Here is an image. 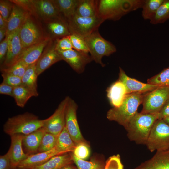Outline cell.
<instances>
[{
  "label": "cell",
  "instance_id": "obj_1",
  "mask_svg": "<svg viewBox=\"0 0 169 169\" xmlns=\"http://www.w3.org/2000/svg\"><path fill=\"white\" fill-rule=\"evenodd\" d=\"M145 0H99L97 16L104 21H117L129 13L142 8Z\"/></svg>",
  "mask_w": 169,
  "mask_h": 169
},
{
  "label": "cell",
  "instance_id": "obj_2",
  "mask_svg": "<svg viewBox=\"0 0 169 169\" xmlns=\"http://www.w3.org/2000/svg\"><path fill=\"white\" fill-rule=\"evenodd\" d=\"M158 114L137 112L125 128L129 139L138 144H146Z\"/></svg>",
  "mask_w": 169,
  "mask_h": 169
},
{
  "label": "cell",
  "instance_id": "obj_3",
  "mask_svg": "<svg viewBox=\"0 0 169 169\" xmlns=\"http://www.w3.org/2000/svg\"><path fill=\"white\" fill-rule=\"evenodd\" d=\"M143 96V93L139 92L127 94L120 106L113 107L108 111L107 118L117 122L125 128L137 112L139 105L142 103Z\"/></svg>",
  "mask_w": 169,
  "mask_h": 169
},
{
  "label": "cell",
  "instance_id": "obj_4",
  "mask_svg": "<svg viewBox=\"0 0 169 169\" xmlns=\"http://www.w3.org/2000/svg\"><path fill=\"white\" fill-rule=\"evenodd\" d=\"M45 119L41 120L29 112L10 117L3 127L4 132L10 136L22 134L26 135L43 127Z\"/></svg>",
  "mask_w": 169,
  "mask_h": 169
},
{
  "label": "cell",
  "instance_id": "obj_5",
  "mask_svg": "<svg viewBox=\"0 0 169 169\" xmlns=\"http://www.w3.org/2000/svg\"><path fill=\"white\" fill-rule=\"evenodd\" d=\"M84 39L93 60L102 67L105 66L102 61V58L104 56H109L116 51L115 46L104 38L99 33L98 29Z\"/></svg>",
  "mask_w": 169,
  "mask_h": 169
},
{
  "label": "cell",
  "instance_id": "obj_6",
  "mask_svg": "<svg viewBox=\"0 0 169 169\" xmlns=\"http://www.w3.org/2000/svg\"><path fill=\"white\" fill-rule=\"evenodd\" d=\"M151 152L169 149V125L163 119L153 125L145 144Z\"/></svg>",
  "mask_w": 169,
  "mask_h": 169
},
{
  "label": "cell",
  "instance_id": "obj_7",
  "mask_svg": "<svg viewBox=\"0 0 169 169\" xmlns=\"http://www.w3.org/2000/svg\"><path fill=\"white\" fill-rule=\"evenodd\" d=\"M169 100V87L159 86L143 95L141 113L158 114Z\"/></svg>",
  "mask_w": 169,
  "mask_h": 169
},
{
  "label": "cell",
  "instance_id": "obj_8",
  "mask_svg": "<svg viewBox=\"0 0 169 169\" xmlns=\"http://www.w3.org/2000/svg\"><path fill=\"white\" fill-rule=\"evenodd\" d=\"M104 21L97 16L85 17L75 14L67 22L71 34H75L84 38L98 29Z\"/></svg>",
  "mask_w": 169,
  "mask_h": 169
},
{
  "label": "cell",
  "instance_id": "obj_9",
  "mask_svg": "<svg viewBox=\"0 0 169 169\" xmlns=\"http://www.w3.org/2000/svg\"><path fill=\"white\" fill-rule=\"evenodd\" d=\"M77 108L76 103L69 97L66 110L65 126L76 145L87 142L82 135L78 123L77 117Z\"/></svg>",
  "mask_w": 169,
  "mask_h": 169
},
{
  "label": "cell",
  "instance_id": "obj_10",
  "mask_svg": "<svg viewBox=\"0 0 169 169\" xmlns=\"http://www.w3.org/2000/svg\"><path fill=\"white\" fill-rule=\"evenodd\" d=\"M69 96L66 97L58 105L54 113L45 119L43 127L45 131L59 136L65 125V113Z\"/></svg>",
  "mask_w": 169,
  "mask_h": 169
},
{
  "label": "cell",
  "instance_id": "obj_11",
  "mask_svg": "<svg viewBox=\"0 0 169 169\" xmlns=\"http://www.w3.org/2000/svg\"><path fill=\"white\" fill-rule=\"evenodd\" d=\"M20 37L23 50L38 43L44 38L41 30L30 15L21 27Z\"/></svg>",
  "mask_w": 169,
  "mask_h": 169
},
{
  "label": "cell",
  "instance_id": "obj_12",
  "mask_svg": "<svg viewBox=\"0 0 169 169\" xmlns=\"http://www.w3.org/2000/svg\"><path fill=\"white\" fill-rule=\"evenodd\" d=\"M21 27L6 36L8 39V52L5 60L1 65V70L14 64L23 50L20 37Z\"/></svg>",
  "mask_w": 169,
  "mask_h": 169
},
{
  "label": "cell",
  "instance_id": "obj_13",
  "mask_svg": "<svg viewBox=\"0 0 169 169\" xmlns=\"http://www.w3.org/2000/svg\"><path fill=\"white\" fill-rule=\"evenodd\" d=\"M57 51L62 60L66 62L74 70L79 74L83 72L86 65L93 60L89 53L74 49L64 51Z\"/></svg>",
  "mask_w": 169,
  "mask_h": 169
},
{
  "label": "cell",
  "instance_id": "obj_14",
  "mask_svg": "<svg viewBox=\"0 0 169 169\" xmlns=\"http://www.w3.org/2000/svg\"><path fill=\"white\" fill-rule=\"evenodd\" d=\"M50 40L49 37L44 38L38 43L24 49L17 61H20L27 66L36 63Z\"/></svg>",
  "mask_w": 169,
  "mask_h": 169
},
{
  "label": "cell",
  "instance_id": "obj_15",
  "mask_svg": "<svg viewBox=\"0 0 169 169\" xmlns=\"http://www.w3.org/2000/svg\"><path fill=\"white\" fill-rule=\"evenodd\" d=\"M23 135L17 134L10 136L11 144L7 152L10 160L11 169H16L20 163L28 156L25 153L22 147Z\"/></svg>",
  "mask_w": 169,
  "mask_h": 169
},
{
  "label": "cell",
  "instance_id": "obj_16",
  "mask_svg": "<svg viewBox=\"0 0 169 169\" xmlns=\"http://www.w3.org/2000/svg\"><path fill=\"white\" fill-rule=\"evenodd\" d=\"M118 80L124 85L127 94L133 93H144L151 91L159 87L148 83H144L130 77L120 67H119Z\"/></svg>",
  "mask_w": 169,
  "mask_h": 169
},
{
  "label": "cell",
  "instance_id": "obj_17",
  "mask_svg": "<svg viewBox=\"0 0 169 169\" xmlns=\"http://www.w3.org/2000/svg\"><path fill=\"white\" fill-rule=\"evenodd\" d=\"M62 60L60 55L55 49L54 43L43 51L36 62V69L37 75L39 76L53 64Z\"/></svg>",
  "mask_w": 169,
  "mask_h": 169
},
{
  "label": "cell",
  "instance_id": "obj_18",
  "mask_svg": "<svg viewBox=\"0 0 169 169\" xmlns=\"http://www.w3.org/2000/svg\"><path fill=\"white\" fill-rule=\"evenodd\" d=\"M36 13L44 20L52 21L62 17L53 0H34Z\"/></svg>",
  "mask_w": 169,
  "mask_h": 169
},
{
  "label": "cell",
  "instance_id": "obj_19",
  "mask_svg": "<svg viewBox=\"0 0 169 169\" xmlns=\"http://www.w3.org/2000/svg\"><path fill=\"white\" fill-rule=\"evenodd\" d=\"M46 132L42 127L30 134L23 135L22 146L25 154L29 156L38 152L42 139Z\"/></svg>",
  "mask_w": 169,
  "mask_h": 169
},
{
  "label": "cell",
  "instance_id": "obj_20",
  "mask_svg": "<svg viewBox=\"0 0 169 169\" xmlns=\"http://www.w3.org/2000/svg\"><path fill=\"white\" fill-rule=\"evenodd\" d=\"M61 155L55 147L46 151L38 152L29 156L18 165V169H28L42 165L57 155Z\"/></svg>",
  "mask_w": 169,
  "mask_h": 169
},
{
  "label": "cell",
  "instance_id": "obj_21",
  "mask_svg": "<svg viewBox=\"0 0 169 169\" xmlns=\"http://www.w3.org/2000/svg\"><path fill=\"white\" fill-rule=\"evenodd\" d=\"M134 169H169V149L157 151L152 157Z\"/></svg>",
  "mask_w": 169,
  "mask_h": 169
},
{
  "label": "cell",
  "instance_id": "obj_22",
  "mask_svg": "<svg viewBox=\"0 0 169 169\" xmlns=\"http://www.w3.org/2000/svg\"><path fill=\"white\" fill-rule=\"evenodd\" d=\"M30 15L28 12L13 3L12 11L8 22L6 36L20 28Z\"/></svg>",
  "mask_w": 169,
  "mask_h": 169
},
{
  "label": "cell",
  "instance_id": "obj_23",
  "mask_svg": "<svg viewBox=\"0 0 169 169\" xmlns=\"http://www.w3.org/2000/svg\"><path fill=\"white\" fill-rule=\"evenodd\" d=\"M106 91L107 97L113 107L120 106L127 94L124 85L118 80L109 87Z\"/></svg>",
  "mask_w": 169,
  "mask_h": 169
},
{
  "label": "cell",
  "instance_id": "obj_24",
  "mask_svg": "<svg viewBox=\"0 0 169 169\" xmlns=\"http://www.w3.org/2000/svg\"><path fill=\"white\" fill-rule=\"evenodd\" d=\"M73 163L70 152H69L54 156L44 163L28 169H60Z\"/></svg>",
  "mask_w": 169,
  "mask_h": 169
},
{
  "label": "cell",
  "instance_id": "obj_25",
  "mask_svg": "<svg viewBox=\"0 0 169 169\" xmlns=\"http://www.w3.org/2000/svg\"><path fill=\"white\" fill-rule=\"evenodd\" d=\"M36 63L28 66L22 77L21 85L31 91L34 94V97L38 95L37 91L38 75L36 72Z\"/></svg>",
  "mask_w": 169,
  "mask_h": 169
},
{
  "label": "cell",
  "instance_id": "obj_26",
  "mask_svg": "<svg viewBox=\"0 0 169 169\" xmlns=\"http://www.w3.org/2000/svg\"><path fill=\"white\" fill-rule=\"evenodd\" d=\"M62 17L67 21L75 14L79 0H53Z\"/></svg>",
  "mask_w": 169,
  "mask_h": 169
},
{
  "label": "cell",
  "instance_id": "obj_27",
  "mask_svg": "<svg viewBox=\"0 0 169 169\" xmlns=\"http://www.w3.org/2000/svg\"><path fill=\"white\" fill-rule=\"evenodd\" d=\"M48 28L56 39L71 34L68 22L63 17L50 21L48 24Z\"/></svg>",
  "mask_w": 169,
  "mask_h": 169
},
{
  "label": "cell",
  "instance_id": "obj_28",
  "mask_svg": "<svg viewBox=\"0 0 169 169\" xmlns=\"http://www.w3.org/2000/svg\"><path fill=\"white\" fill-rule=\"evenodd\" d=\"M65 126L58 136L55 147L60 154L72 152L76 146Z\"/></svg>",
  "mask_w": 169,
  "mask_h": 169
},
{
  "label": "cell",
  "instance_id": "obj_29",
  "mask_svg": "<svg viewBox=\"0 0 169 169\" xmlns=\"http://www.w3.org/2000/svg\"><path fill=\"white\" fill-rule=\"evenodd\" d=\"M97 2L96 0H79L76 14L85 17L97 16Z\"/></svg>",
  "mask_w": 169,
  "mask_h": 169
},
{
  "label": "cell",
  "instance_id": "obj_30",
  "mask_svg": "<svg viewBox=\"0 0 169 169\" xmlns=\"http://www.w3.org/2000/svg\"><path fill=\"white\" fill-rule=\"evenodd\" d=\"M34 95L31 91L22 85L14 88L13 97L18 107H24L28 101Z\"/></svg>",
  "mask_w": 169,
  "mask_h": 169
},
{
  "label": "cell",
  "instance_id": "obj_31",
  "mask_svg": "<svg viewBox=\"0 0 169 169\" xmlns=\"http://www.w3.org/2000/svg\"><path fill=\"white\" fill-rule=\"evenodd\" d=\"M164 0H145L142 7V16L145 20H150L154 16Z\"/></svg>",
  "mask_w": 169,
  "mask_h": 169
},
{
  "label": "cell",
  "instance_id": "obj_32",
  "mask_svg": "<svg viewBox=\"0 0 169 169\" xmlns=\"http://www.w3.org/2000/svg\"><path fill=\"white\" fill-rule=\"evenodd\" d=\"M70 154L74 162L78 169H104L105 164L97 159H92L90 161H86L79 159L71 153Z\"/></svg>",
  "mask_w": 169,
  "mask_h": 169
},
{
  "label": "cell",
  "instance_id": "obj_33",
  "mask_svg": "<svg viewBox=\"0 0 169 169\" xmlns=\"http://www.w3.org/2000/svg\"><path fill=\"white\" fill-rule=\"evenodd\" d=\"M169 19V0H164L150 22L153 24L163 23Z\"/></svg>",
  "mask_w": 169,
  "mask_h": 169
},
{
  "label": "cell",
  "instance_id": "obj_34",
  "mask_svg": "<svg viewBox=\"0 0 169 169\" xmlns=\"http://www.w3.org/2000/svg\"><path fill=\"white\" fill-rule=\"evenodd\" d=\"M58 136L46 132L42 139L38 152L46 151L53 149L56 145Z\"/></svg>",
  "mask_w": 169,
  "mask_h": 169
},
{
  "label": "cell",
  "instance_id": "obj_35",
  "mask_svg": "<svg viewBox=\"0 0 169 169\" xmlns=\"http://www.w3.org/2000/svg\"><path fill=\"white\" fill-rule=\"evenodd\" d=\"M147 83L158 86L169 87V67L148 79Z\"/></svg>",
  "mask_w": 169,
  "mask_h": 169
},
{
  "label": "cell",
  "instance_id": "obj_36",
  "mask_svg": "<svg viewBox=\"0 0 169 169\" xmlns=\"http://www.w3.org/2000/svg\"><path fill=\"white\" fill-rule=\"evenodd\" d=\"M28 66L22 62L18 61L11 66L1 69L2 73L13 75L22 78Z\"/></svg>",
  "mask_w": 169,
  "mask_h": 169
},
{
  "label": "cell",
  "instance_id": "obj_37",
  "mask_svg": "<svg viewBox=\"0 0 169 169\" xmlns=\"http://www.w3.org/2000/svg\"><path fill=\"white\" fill-rule=\"evenodd\" d=\"M71 153L77 158L85 160L90 155L89 145L87 142L77 144Z\"/></svg>",
  "mask_w": 169,
  "mask_h": 169
},
{
  "label": "cell",
  "instance_id": "obj_38",
  "mask_svg": "<svg viewBox=\"0 0 169 169\" xmlns=\"http://www.w3.org/2000/svg\"><path fill=\"white\" fill-rule=\"evenodd\" d=\"M69 36L73 49L77 51L89 53L88 49L84 38L74 34H71Z\"/></svg>",
  "mask_w": 169,
  "mask_h": 169
},
{
  "label": "cell",
  "instance_id": "obj_39",
  "mask_svg": "<svg viewBox=\"0 0 169 169\" xmlns=\"http://www.w3.org/2000/svg\"><path fill=\"white\" fill-rule=\"evenodd\" d=\"M69 36L56 39L55 45L57 51H64L73 49Z\"/></svg>",
  "mask_w": 169,
  "mask_h": 169
},
{
  "label": "cell",
  "instance_id": "obj_40",
  "mask_svg": "<svg viewBox=\"0 0 169 169\" xmlns=\"http://www.w3.org/2000/svg\"><path fill=\"white\" fill-rule=\"evenodd\" d=\"M10 1H0V15L7 22L12 11L13 3Z\"/></svg>",
  "mask_w": 169,
  "mask_h": 169
},
{
  "label": "cell",
  "instance_id": "obj_41",
  "mask_svg": "<svg viewBox=\"0 0 169 169\" xmlns=\"http://www.w3.org/2000/svg\"><path fill=\"white\" fill-rule=\"evenodd\" d=\"M10 1L30 13L36 14L34 6V0H12Z\"/></svg>",
  "mask_w": 169,
  "mask_h": 169
},
{
  "label": "cell",
  "instance_id": "obj_42",
  "mask_svg": "<svg viewBox=\"0 0 169 169\" xmlns=\"http://www.w3.org/2000/svg\"><path fill=\"white\" fill-rule=\"evenodd\" d=\"M120 156L113 155L110 157L106 161L104 169H123Z\"/></svg>",
  "mask_w": 169,
  "mask_h": 169
},
{
  "label": "cell",
  "instance_id": "obj_43",
  "mask_svg": "<svg viewBox=\"0 0 169 169\" xmlns=\"http://www.w3.org/2000/svg\"><path fill=\"white\" fill-rule=\"evenodd\" d=\"M3 81L8 84L14 88L22 84V78L5 73H2Z\"/></svg>",
  "mask_w": 169,
  "mask_h": 169
},
{
  "label": "cell",
  "instance_id": "obj_44",
  "mask_svg": "<svg viewBox=\"0 0 169 169\" xmlns=\"http://www.w3.org/2000/svg\"><path fill=\"white\" fill-rule=\"evenodd\" d=\"M8 39L7 36L0 43V63L2 65L4 61L8 52Z\"/></svg>",
  "mask_w": 169,
  "mask_h": 169
},
{
  "label": "cell",
  "instance_id": "obj_45",
  "mask_svg": "<svg viewBox=\"0 0 169 169\" xmlns=\"http://www.w3.org/2000/svg\"><path fill=\"white\" fill-rule=\"evenodd\" d=\"M0 169H11L10 160L7 152L0 156Z\"/></svg>",
  "mask_w": 169,
  "mask_h": 169
},
{
  "label": "cell",
  "instance_id": "obj_46",
  "mask_svg": "<svg viewBox=\"0 0 169 169\" xmlns=\"http://www.w3.org/2000/svg\"><path fill=\"white\" fill-rule=\"evenodd\" d=\"M13 89L14 87L3 81L0 84V93L13 97Z\"/></svg>",
  "mask_w": 169,
  "mask_h": 169
},
{
  "label": "cell",
  "instance_id": "obj_47",
  "mask_svg": "<svg viewBox=\"0 0 169 169\" xmlns=\"http://www.w3.org/2000/svg\"><path fill=\"white\" fill-rule=\"evenodd\" d=\"M157 115L158 119H162L169 117V100L165 104Z\"/></svg>",
  "mask_w": 169,
  "mask_h": 169
},
{
  "label": "cell",
  "instance_id": "obj_48",
  "mask_svg": "<svg viewBox=\"0 0 169 169\" xmlns=\"http://www.w3.org/2000/svg\"><path fill=\"white\" fill-rule=\"evenodd\" d=\"M8 22H6L0 15V29L7 28Z\"/></svg>",
  "mask_w": 169,
  "mask_h": 169
},
{
  "label": "cell",
  "instance_id": "obj_49",
  "mask_svg": "<svg viewBox=\"0 0 169 169\" xmlns=\"http://www.w3.org/2000/svg\"><path fill=\"white\" fill-rule=\"evenodd\" d=\"M7 29H0V42H1L4 37L6 36Z\"/></svg>",
  "mask_w": 169,
  "mask_h": 169
},
{
  "label": "cell",
  "instance_id": "obj_50",
  "mask_svg": "<svg viewBox=\"0 0 169 169\" xmlns=\"http://www.w3.org/2000/svg\"><path fill=\"white\" fill-rule=\"evenodd\" d=\"M60 169H78L76 166L73 165V164H70L67 165L62 167Z\"/></svg>",
  "mask_w": 169,
  "mask_h": 169
},
{
  "label": "cell",
  "instance_id": "obj_51",
  "mask_svg": "<svg viewBox=\"0 0 169 169\" xmlns=\"http://www.w3.org/2000/svg\"><path fill=\"white\" fill-rule=\"evenodd\" d=\"M164 121L169 125V117L162 119Z\"/></svg>",
  "mask_w": 169,
  "mask_h": 169
}]
</instances>
